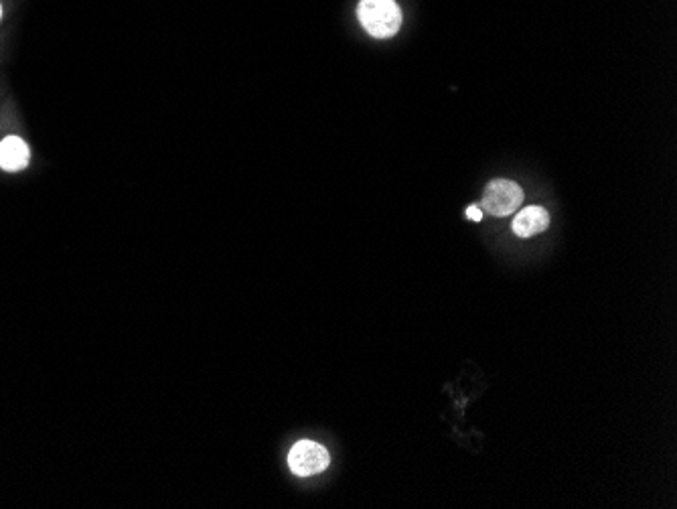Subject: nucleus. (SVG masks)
<instances>
[{
  "label": "nucleus",
  "instance_id": "obj_1",
  "mask_svg": "<svg viewBox=\"0 0 677 509\" xmlns=\"http://www.w3.org/2000/svg\"><path fill=\"white\" fill-rule=\"evenodd\" d=\"M357 17L361 27L375 39H390L402 27V11L396 0H361Z\"/></svg>",
  "mask_w": 677,
  "mask_h": 509
},
{
  "label": "nucleus",
  "instance_id": "obj_7",
  "mask_svg": "<svg viewBox=\"0 0 677 509\" xmlns=\"http://www.w3.org/2000/svg\"><path fill=\"white\" fill-rule=\"evenodd\" d=\"M3 17H5V5H3V0H0V23H3Z\"/></svg>",
  "mask_w": 677,
  "mask_h": 509
},
{
  "label": "nucleus",
  "instance_id": "obj_2",
  "mask_svg": "<svg viewBox=\"0 0 677 509\" xmlns=\"http://www.w3.org/2000/svg\"><path fill=\"white\" fill-rule=\"evenodd\" d=\"M331 455L317 441H298L288 453V469L296 477H315L329 469Z\"/></svg>",
  "mask_w": 677,
  "mask_h": 509
},
{
  "label": "nucleus",
  "instance_id": "obj_4",
  "mask_svg": "<svg viewBox=\"0 0 677 509\" xmlns=\"http://www.w3.org/2000/svg\"><path fill=\"white\" fill-rule=\"evenodd\" d=\"M33 161V151L29 147V142L17 134L11 132L7 136L0 138V171L17 175L23 173L31 167Z\"/></svg>",
  "mask_w": 677,
  "mask_h": 509
},
{
  "label": "nucleus",
  "instance_id": "obj_5",
  "mask_svg": "<svg viewBox=\"0 0 677 509\" xmlns=\"http://www.w3.org/2000/svg\"><path fill=\"white\" fill-rule=\"evenodd\" d=\"M550 226V213L540 205H530L521 209L513 220V232L519 238H534L546 232Z\"/></svg>",
  "mask_w": 677,
  "mask_h": 509
},
{
  "label": "nucleus",
  "instance_id": "obj_6",
  "mask_svg": "<svg viewBox=\"0 0 677 509\" xmlns=\"http://www.w3.org/2000/svg\"><path fill=\"white\" fill-rule=\"evenodd\" d=\"M467 217H469V220H473V222H481V220H483V211H481V207L471 205V207L467 209Z\"/></svg>",
  "mask_w": 677,
  "mask_h": 509
},
{
  "label": "nucleus",
  "instance_id": "obj_3",
  "mask_svg": "<svg viewBox=\"0 0 677 509\" xmlns=\"http://www.w3.org/2000/svg\"><path fill=\"white\" fill-rule=\"evenodd\" d=\"M523 201V189L507 179H497L491 181L485 189L481 207L495 215V217H505L509 213H515Z\"/></svg>",
  "mask_w": 677,
  "mask_h": 509
}]
</instances>
